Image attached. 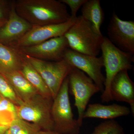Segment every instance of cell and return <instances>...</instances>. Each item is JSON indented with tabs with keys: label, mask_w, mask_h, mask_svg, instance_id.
<instances>
[{
	"label": "cell",
	"mask_w": 134,
	"mask_h": 134,
	"mask_svg": "<svg viewBox=\"0 0 134 134\" xmlns=\"http://www.w3.org/2000/svg\"><path fill=\"white\" fill-rule=\"evenodd\" d=\"M18 15L32 26L65 23L71 18L66 6L56 0H18L15 2Z\"/></svg>",
	"instance_id": "obj_1"
},
{
	"label": "cell",
	"mask_w": 134,
	"mask_h": 134,
	"mask_svg": "<svg viewBox=\"0 0 134 134\" xmlns=\"http://www.w3.org/2000/svg\"><path fill=\"white\" fill-rule=\"evenodd\" d=\"M101 51L106 72L104 88L101 99L102 102L108 103L113 100L110 92L113 79L121 71L133 68L134 55L120 50L105 37H104Z\"/></svg>",
	"instance_id": "obj_2"
},
{
	"label": "cell",
	"mask_w": 134,
	"mask_h": 134,
	"mask_svg": "<svg viewBox=\"0 0 134 134\" xmlns=\"http://www.w3.org/2000/svg\"><path fill=\"white\" fill-rule=\"evenodd\" d=\"M64 36L69 48L75 52L97 57L101 51L103 35L96 33L91 23L81 15L77 17Z\"/></svg>",
	"instance_id": "obj_3"
},
{
	"label": "cell",
	"mask_w": 134,
	"mask_h": 134,
	"mask_svg": "<svg viewBox=\"0 0 134 134\" xmlns=\"http://www.w3.org/2000/svg\"><path fill=\"white\" fill-rule=\"evenodd\" d=\"M68 76L53 100L52 117L54 131L60 134H79L81 127L74 118L69 97Z\"/></svg>",
	"instance_id": "obj_4"
},
{
	"label": "cell",
	"mask_w": 134,
	"mask_h": 134,
	"mask_svg": "<svg viewBox=\"0 0 134 134\" xmlns=\"http://www.w3.org/2000/svg\"><path fill=\"white\" fill-rule=\"evenodd\" d=\"M53 99L37 93L17 106V117L37 125L42 130H54L52 114Z\"/></svg>",
	"instance_id": "obj_5"
},
{
	"label": "cell",
	"mask_w": 134,
	"mask_h": 134,
	"mask_svg": "<svg viewBox=\"0 0 134 134\" xmlns=\"http://www.w3.org/2000/svg\"><path fill=\"white\" fill-rule=\"evenodd\" d=\"M20 53L41 75L54 99L73 67L64 59L58 61L49 62Z\"/></svg>",
	"instance_id": "obj_6"
},
{
	"label": "cell",
	"mask_w": 134,
	"mask_h": 134,
	"mask_svg": "<svg viewBox=\"0 0 134 134\" xmlns=\"http://www.w3.org/2000/svg\"><path fill=\"white\" fill-rule=\"evenodd\" d=\"M68 76L69 90L74 97V105L78 112L77 120L81 127L84 113L90 99L100 90L89 77L76 68L72 69Z\"/></svg>",
	"instance_id": "obj_7"
},
{
	"label": "cell",
	"mask_w": 134,
	"mask_h": 134,
	"mask_svg": "<svg viewBox=\"0 0 134 134\" xmlns=\"http://www.w3.org/2000/svg\"><path fill=\"white\" fill-rule=\"evenodd\" d=\"M63 59L73 68L86 74L98 87L104 91L105 76L102 72L104 63L102 56L99 57L81 53L69 48L65 52Z\"/></svg>",
	"instance_id": "obj_8"
},
{
	"label": "cell",
	"mask_w": 134,
	"mask_h": 134,
	"mask_svg": "<svg viewBox=\"0 0 134 134\" xmlns=\"http://www.w3.org/2000/svg\"><path fill=\"white\" fill-rule=\"evenodd\" d=\"M107 30V38L114 45L125 52L134 55L133 21L122 20L114 12Z\"/></svg>",
	"instance_id": "obj_9"
},
{
	"label": "cell",
	"mask_w": 134,
	"mask_h": 134,
	"mask_svg": "<svg viewBox=\"0 0 134 134\" xmlns=\"http://www.w3.org/2000/svg\"><path fill=\"white\" fill-rule=\"evenodd\" d=\"M76 18L71 17L69 20L62 23L32 26L30 30L15 43V46L19 49L38 44L53 38L64 36L74 23Z\"/></svg>",
	"instance_id": "obj_10"
},
{
	"label": "cell",
	"mask_w": 134,
	"mask_h": 134,
	"mask_svg": "<svg viewBox=\"0 0 134 134\" xmlns=\"http://www.w3.org/2000/svg\"><path fill=\"white\" fill-rule=\"evenodd\" d=\"M69 48L64 36L50 39L43 43L19 48V52L31 57L44 60L58 61L63 59L64 54Z\"/></svg>",
	"instance_id": "obj_11"
},
{
	"label": "cell",
	"mask_w": 134,
	"mask_h": 134,
	"mask_svg": "<svg viewBox=\"0 0 134 134\" xmlns=\"http://www.w3.org/2000/svg\"><path fill=\"white\" fill-rule=\"evenodd\" d=\"M32 26L17 13L15 2H12L7 21L0 29V43L6 46L14 44Z\"/></svg>",
	"instance_id": "obj_12"
},
{
	"label": "cell",
	"mask_w": 134,
	"mask_h": 134,
	"mask_svg": "<svg viewBox=\"0 0 134 134\" xmlns=\"http://www.w3.org/2000/svg\"><path fill=\"white\" fill-rule=\"evenodd\" d=\"M113 100L129 104L134 115V83L130 79L128 70L121 71L113 79L110 87Z\"/></svg>",
	"instance_id": "obj_13"
},
{
	"label": "cell",
	"mask_w": 134,
	"mask_h": 134,
	"mask_svg": "<svg viewBox=\"0 0 134 134\" xmlns=\"http://www.w3.org/2000/svg\"><path fill=\"white\" fill-rule=\"evenodd\" d=\"M130 108L126 106L113 104L110 105L101 104H90L85 110L83 119L96 118L107 120L129 115Z\"/></svg>",
	"instance_id": "obj_14"
},
{
	"label": "cell",
	"mask_w": 134,
	"mask_h": 134,
	"mask_svg": "<svg viewBox=\"0 0 134 134\" xmlns=\"http://www.w3.org/2000/svg\"><path fill=\"white\" fill-rule=\"evenodd\" d=\"M3 75L9 82L18 98L23 102L39 93L19 71H14Z\"/></svg>",
	"instance_id": "obj_15"
},
{
	"label": "cell",
	"mask_w": 134,
	"mask_h": 134,
	"mask_svg": "<svg viewBox=\"0 0 134 134\" xmlns=\"http://www.w3.org/2000/svg\"><path fill=\"white\" fill-rule=\"evenodd\" d=\"M23 58L19 52L0 43V74L19 71Z\"/></svg>",
	"instance_id": "obj_16"
},
{
	"label": "cell",
	"mask_w": 134,
	"mask_h": 134,
	"mask_svg": "<svg viewBox=\"0 0 134 134\" xmlns=\"http://www.w3.org/2000/svg\"><path fill=\"white\" fill-rule=\"evenodd\" d=\"M81 15L91 23L94 31L102 35L100 26L104 21V13L99 0H87L82 6Z\"/></svg>",
	"instance_id": "obj_17"
},
{
	"label": "cell",
	"mask_w": 134,
	"mask_h": 134,
	"mask_svg": "<svg viewBox=\"0 0 134 134\" xmlns=\"http://www.w3.org/2000/svg\"><path fill=\"white\" fill-rule=\"evenodd\" d=\"M22 58L23 61L19 72L40 94L47 97H52L50 90L38 72L23 56Z\"/></svg>",
	"instance_id": "obj_18"
},
{
	"label": "cell",
	"mask_w": 134,
	"mask_h": 134,
	"mask_svg": "<svg viewBox=\"0 0 134 134\" xmlns=\"http://www.w3.org/2000/svg\"><path fill=\"white\" fill-rule=\"evenodd\" d=\"M11 134H38L42 129L37 125L17 117L9 127Z\"/></svg>",
	"instance_id": "obj_19"
},
{
	"label": "cell",
	"mask_w": 134,
	"mask_h": 134,
	"mask_svg": "<svg viewBox=\"0 0 134 134\" xmlns=\"http://www.w3.org/2000/svg\"><path fill=\"white\" fill-rule=\"evenodd\" d=\"M91 134H124V130L116 121L107 120L96 126Z\"/></svg>",
	"instance_id": "obj_20"
},
{
	"label": "cell",
	"mask_w": 134,
	"mask_h": 134,
	"mask_svg": "<svg viewBox=\"0 0 134 134\" xmlns=\"http://www.w3.org/2000/svg\"><path fill=\"white\" fill-rule=\"evenodd\" d=\"M0 94L3 98L9 100L16 106H18L23 102L16 96L9 82L1 74H0Z\"/></svg>",
	"instance_id": "obj_21"
},
{
	"label": "cell",
	"mask_w": 134,
	"mask_h": 134,
	"mask_svg": "<svg viewBox=\"0 0 134 134\" xmlns=\"http://www.w3.org/2000/svg\"><path fill=\"white\" fill-rule=\"evenodd\" d=\"M60 1L69 7L71 10V17L76 18L78 10L86 2L87 0H60Z\"/></svg>",
	"instance_id": "obj_22"
},
{
	"label": "cell",
	"mask_w": 134,
	"mask_h": 134,
	"mask_svg": "<svg viewBox=\"0 0 134 134\" xmlns=\"http://www.w3.org/2000/svg\"><path fill=\"white\" fill-rule=\"evenodd\" d=\"M0 110L11 113L17 116V106L7 99L3 98L0 103Z\"/></svg>",
	"instance_id": "obj_23"
},
{
	"label": "cell",
	"mask_w": 134,
	"mask_h": 134,
	"mask_svg": "<svg viewBox=\"0 0 134 134\" xmlns=\"http://www.w3.org/2000/svg\"><path fill=\"white\" fill-rule=\"evenodd\" d=\"M10 8L8 7L7 2L0 1V21L8 20Z\"/></svg>",
	"instance_id": "obj_24"
},
{
	"label": "cell",
	"mask_w": 134,
	"mask_h": 134,
	"mask_svg": "<svg viewBox=\"0 0 134 134\" xmlns=\"http://www.w3.org/2000/svg\"><path fill=\"white\" fill-rule=\"evenodd\" d=\"M38 134H60L55 131H46V130H41L39 132Z\"/></svg>",
	"instance_id": "obj_25"
},
{
	"label": "cell",
	"mask_w": 134,
	"mask_h": 134,
	"mask_svg": "<svg viewBox=\"0 0 134 134\" xmlns=\"http://www.w3.org/2000/svg\"><path fill=\"white\" fill-rule=\"evenodd\" d=\"M8 129V127L0 126V134H5Z\"/></svg>",
	"instance_id": "obj_26"
},
{
	"label": "cell",
	"mask_w": 134,
	"mask_h": 134,
	"mask_svg": "<svg viewBox=\"0 0 134 134\" xmlns=\"http://www.w3.org/2000/svg\"><path fill=\"white\" fill-rule=\"evenodd\" d=\"M7 21H0V29L5 24V23H6Z\"/></svg>",
	"instance_id": "obj_27"
},
{
	"label": "cell",
	"mask_w": 134,
	"mask_h": 134,
	"mask_svg": "<svg viewBox=\"0 0 134 134\" xmlns=\"http://www.w3.org/2000/svg\"><path fill=\"white\" fill-rule=\"evenodd\" d=\"M5 134H11L9 130V129H8L7 130Z\"/></svg>",
	"instance_id": "obj_28"
},
{
	"label": "cell",
	"mask_w": 134,
	"mask_h": 134,
	"mask_svg": "<svg viewBox=\"0 0 134 134\" xmlns=\"http://www.w3.org/2000/svg\"><path fill=\"white\" fill-rule=\"evenodd\" d=\"M3 98V97L0 94V103H1V101L2 100Z\"/></svg>",
	"instance_id": "obj_29"
}]
</instances>
